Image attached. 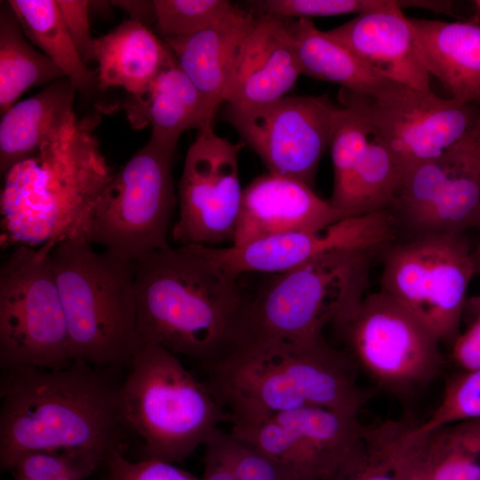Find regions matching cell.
I'll return each mask as SVG.
<instances>
[{"label": "cell", "instance_id": "6da1fadb", "mask_svg": "<svg viewBox=\"0 0 480 480\" xmlns=\"http://www.w3.org/2000/svg\"><path fill=\"white\" fill-rule=\"evenodd\" d=\"M0 468L35 451L76 452L106 462L126 430L109 370L74 360L61 369L4 370Z\"/></svg>", "mask_w": 480, "mask_h": 480}, {"label": "cell", "instance_id": "7a4b0ae2", "mask_svg": "<svg viewBox=\"0 0 480 480\" xmlns=\"http://www.w3.org/2000/svg\"><path fill=\"white\" fill-rule=\"evenodd\" d=\"M134 268L140 345L160 346L204 370L244 342L250 296L237 277L189 245L145 254Z\"/></svg>", "mask_w": 480, "mask_h": 480}, {"label": "cell", "instance_id": "3957f363", "mask_svg": "<svg viewBox=\"0 0 480 480\" xmlns=\"http://www.w3.org/2000/svg\"><path fill=\"white\" fill-rule=\"evenodd\" d=\"M204 371L230 422L306 407L359 414L369 398L350 358L324 339L250 340Z\"/></svg>", "mask_w": 480, "mask_h": 480}, {"label": "cell", "instance_id": "277c9868", "mask_svg": "<svg viewBox=\"0 0 480 480\" xmlns=\"http://www.w3.org/2000/svg\"><path fill=\"white\" fill-rule=\"evenodd\" d=\"M49 247L73 359L128 368L140 347L134 262L95 252L78 227Z\"/></svg>", "mask_w": 480, "mask_h": 480}, {"label": "cell", "instance_id": "5b68a950", "mask_svg": "<svg viewBox=\"0 0 480 480\" xmlns=\"http://www.w3.org/2000/svg\"><path fill=\"white\" fill-rule=\"evenodd\" d=\"M127 369L118 405L125 428L143 442V458L182 462L230 422L207 383L169 350L141 344Z\"/></svg>", "mask_w": 480, "mask_h": 480}, {"label": "cell", "instance_id": "8992f818", "mask_svg": "<svg viewBox=\"0 0 480 480\" xmlns=\"http://www.w3.org/2000/svg\"><path fill=\"white\" fill-rule=\"evenodd\" d=\"M379 251L335 250L272 274L250 296L244 342L324 339V329L348 314L366 295L372 262Z\"/></svg>", "mask_w": 480, "mask_h": 480}, {"label": "cell", "instance_id": "52a82bcc", "mask_svg": "<svg viewBox=\"0 0 480 480\" xmlns=\"http://www.w3.org/2000/svg\"><path fill=\"white\" fill-rule=\"evenodd\" d=\"M175 153L149 140L112 174L74 226L91 244L126 261L171 247L167 233L177 204Z\"/></svg>", "mask_w": 480, "mask_h": 480}, {"label": "cell", "instance_id": "ba28073f", "mask_svg": "<svg viewBox=\"0 0 480 480\" xmlns=\"http://www.w3.org/2000/svg\"><path fill=\"white\" fill-rule=\"evenodd\" d=\"M74 361L50 247H17L0 269V365L61 369Z\"/></svg>", "mask_w": 480, "mask_h": 480}, {"label": "cell", "instance_id": "9c48e42d", "mask_svg": "<svg viewBox=\"0 0 480 480\" xmlns=\"http://www.w3.org/2000/svg\"><path fill=\"white\" fill-rule=\"evenodd\" d=\"M333 326L356 369L388 393L410 395L428 385L441 370L439 338L381 290L366 294Z\"/></svg>", "mask_w": 480, "mask_h": 480}, {"label": "cell", "instance_id": "30bf717a", "mask_svg": "<svg viewBox=\"0 0 480 480\" xmlns=\"http://www.w3.org/2000/svg\"><path fill=\"white\" fill-rule=\"evenodd\" d=\"M381 275L385 292L420 318L442 341L460 332L467 292L477 265L464 233L414 235L389 245Z\"/></svg>", "mask_w": 480, "mask_h": 480}, {"label": "cell", "instance_id": "8fae6325", "mask_svg": "<svg viewBox=\"0 0 480 480\" xmlns=\"http://www.w3.org/2000/svg\"><path fill=\"white\" fill-rule=\"evenodd\" d=\"M340 112V107L327 95H286L256 106L227 104L221 117L259 156L268 172L313 188Z\"/></svg>", "mask_w": 480, "mask_h": 480}, {"label": "cell", "instance_id": "7c38bea8", "mask_svg": "<svg viewBox=\"0 0 480 480\" xmlns=\"http://www.w3.org/2000/svg\"><path fill=\"white\" fill-rule=\"evenodd\" d=\"M230 423V432L266 455L287 480H332L365 428L359 414L320 407Z\"/></svg>", "mask_w": 480, "mask_h": 480}, {"label": "cell", "instance_id": "4fadbf2b", "mask_svg": "<svg viewBox=\"0 0 480 480\" xmlns=\"http://www.w3.org/2000/svg\"><path fill=\"white\" fill-rule=\"evenodd\" d=\"M244 145L219 136L213 126L197 131L186 154L172 229L181 246L232 244L244 191L238 167Z\"/></svg>", "mask_w": 480, "mask_h": 480}, {"label": "cell", "instance_id": "5bb4252c", "mask_svg": "<svg viewBox=\"0 0 480 480\" xmlns=\"http://www.w3.org/2000/svg\"><path fill=\"white\" fill-rule=\"evenodd\" d=\"M371 122L393 153L403 175L439 157L466 139L480 112L476 105L400 84L387 95H360Z\"/></svg>", "mask_w": 480, "mask_h": 480}, {"label": "cell", "instance_id": "9a60e30c", "mask_svg": "<svg viewBox=\"0 0 480 480\" xmlns=\"http://www.w3.org/2000/svg\"><path fill=\"white\" fill-rule=\"evenodd\" d=\"M469 135L403 175L390 211L412 236L480 228V168Z\"/></svg>", "mask_w": 480, "mask_h": 480}, {"label": "cell", "instance_id": "2e32d148", "mask_svg": "<svg viewBox=\"0 0 480 480\" xmlns=\"http://www.w3.org/2000/svg\"><path fill=\"white\" fill-rule=\"evenodd\" d=\"M330 143V204L346 218L390 210L402 179L396 160L371 122L359 94L344 90Z\"/></svg>", "mask_w": 480, "mask_h": 480}, {"label": "cell", "instance_id": "e0dca14e", "mask_svg": "<svg viewBox=\"0 0 480 480\" xmlns=\"http://www.w3.org/2000/svg\"><path fill=\"white\" fill-rule=\"evenodd\" d=\"M390 210L341 219L324 228L263 238L242 246L190 245L227 274H276L335 250L378 249L395 237Z\"/></svg>", "mask_w": 480, "mask_h": 480}, {"label": "cell", "instance_id": "ac0fdd59", "mask_svg": "<svg viewBox=\"0 0 480 480\" xmlns=\"http://www.w3.org/2000/svg\"><path fill=\"white\" fill-rule=\"evenodd\" d=\"M346 218L308 185L268 172L243 191L231 246L271 236L324 228Z\"/></svg>", "mask_w": 480, "mask_h": 480}, {"label": "cell", "instance_id": "d6986e66", "mask_svg": "<svg viewBox=\"0 0 480 480\" xmlns=\"http://www.w3.org/2000/svg\"><path fill=\"white\" fill-rule=\"evenodd\" d=\"M302 75L286 19L257 15L235 61L224 101L256 106L286 96Z\"/></svg>", "mask_w": 480, "mask_h": 480}, {"label": "cell", "instance_id": "ffe728a7", "mask_svg": "<svg viewBox=\"0 0 480 480\" xmlns=\"http://www.w3.org/2000/svg\"><path fill=\"white\" fill-rule=\"evenodd\" d=\"M325 33L379 76L430 92V75L420 60L409 17L402 8L356 15Z\"/></svg>", "mask_w": 480, "mask_h": 480}, {"label": "cell", "instance_id": "44dd1931", "mask_svg": "<svg viewBox=\"0 0 480 480\" xmlns=\"http://www.w3.org/2000/svg\"><path fill=\"white\" fill-rule=\"evenodd\" d=\"M256 14L236 6L222 20L187 36L163 41L215 116L242 44Z\"/></svg>", "mask_w": 480, "mask_h": 480}, {"label": "cell", "instance_id": "7402d4cb", "mask_svg": "<svg viewBox=\"0 0 480 480\" xmlns=\"http://www.w3.org/2000/svg\"><path fill=\"white\" fill-rule=\"evenodd\" d=\"M429 75L452 98L480 105V20L443 21L409 17Z\"/></svg>", "mask_w": 480, "mask_h": 480}, {"label": "cell", "instance_id": "603a6c76", "mask_svg": "<svg viewBox=\"0 0 480 480\" xmlns=\"http://www.w3.org/2000/svg\"><path fill=\"white\" fill-rule=\"evenodd\" d=\"M123 108L132 126L150 125L149 140L175 150L184 132L212 127L214 119L175 59L161 70L142 95L130 96Z\"/></svg>", "mask_w": 480, "mask_h": 480}, {"label": "cell", "instance_id": "cb8c5ba5", "mask_svg": "<svg viewBox=\"0 0 480 480\" xmlns=\"http://www.w3.org/2000/svg\"><path fill=\"white\" fill-rule=\"evenodd\" d=\"M76 88L59 79L34 96L13 104L0 122V170L6 174L57 140L77 118L73 109Z\"/></svg>", "mask_w": 480, "mask_h": 480}, {"label": "cell", "instance_id": "d4e9b609", "mask_svg": "<svg viewBox=\"0 0 480 480\" xmlns=\"http://www.w3.org/2000/svg\"><path fill=\"white\" fill-rule=\"evenodd\" d=\"M98 88L124 89L142 95L174 57L164 41L147 26L132 19L95 39Z\"/></svg>", "mask_w": 480, "mask_h": 480}, {"label": "cell", "instance_id": "484cf974", "mask_svg": "<svg viewBox=\"0 0 480 480\" xmlns=\"http://www.w3.org/2000/svg\"><path fill=\"white\" fill-rule=\"evenodd\" d=\"M286 21L302 75L374 98L383 97L400 85L374 73L348 48L319 30L311 20Z\"/></svg>", "mask_w": 480, "mask_h": 480}, {"label": "cell", "instance_id": "4316f807", "mask_svg": "<svg viewBox=\"0 0 480 480\" xmlns=\"http://www.w3.org/2000/svg\"><path fill=\"white\" fill-rule=\"evenodd\" d=\"M407 440L427 480H480V419L449 424L418 437L409 436L408 431Z\"/></svg>", "mask_w": 480, "mask_h": 480}, {"label": "cell", "instance_id": "83f0119b", "mask_svg": "<svg viewBox=\"0 0 480 480\" xmlns=\"http://www.w3.org/2000/svg\"><path fill=\"white\" fill-rule=\"evenodd\" d=\"M24 35L65 74L76 91L88 94L98 87V71L81 58L55 0H11Z\"/></svg>", "mask_w": 480, "mask_h": 480}, {"label": "cell", "instance_id": "f1b7e54d", "mask_svg": "<svg viewBox=\"0 0 480 480\" xmlns=\"http://www.w3.org/2000/svg\"><path fill=\"white\" fill-rule=\"evenodd\" d=\"M20 22L9 5L0 11V109L4 113L29 87L65 78L64 72L23 36Z\"/></svg>", "mask_w": 480, "mask_h": 480}, {"label": "cell", "instance_id": "f546056e", "mask_svg": "<svg viewBox=\"0 0 480 480\" xmlns=\"http://www.w3.org/2000/svg\"><path fill=\"white\" fill-rule=\"evenodd\" d=\"M411 421L365 426L352 453L332 480H407L404 438Z\"/></svg>", "mask_w": 480, "mask_h": 480}, {"label": "cell", "instance_id": "4dcf8cb0", "mask_svg": "<svg viewBox=\"0 0 480 480\" xmlns=\"http://www.w3.org/2000/svg\"><path fill=\"white\" fill-rule=\"evenodd\" d=\"M480 419V371H462L446 383L443 397L430 416L412 423L409 436H421L438 428Z\"/></svg>", "mask_w": 480, "mask_h": 480}, {"label": "cell", "instance_id": "1f68e13d", "mask_svg": "<svg viewBox=\"0 0 480 480\" xmlns=\"http://www.w3.org/2000/svg\"><path fill=\"white\" fill-rule=\"evenodd\" d=\"M249 3L250 11L254 14L291 20L359 15L377 10L414 6V1L397 0H259Z\"/></svg>", "mask_w": 480, "mask_h": 480}, {"label": "cell", "instance_id": "d6a6232c", "mask_svg": "<svg viewBox=\"0 0 480 480\" xmlns=\"http://www.w3.org/2000/svg\"><path fill=\"white\" fill-rule=\"evenodd\" d=\"M156 21L164 39L190 36L229 14L227 0H155Z\"/></svg>", "mask_w": 480, "mask_h": 480}, {"label": "cell", "instance_id": "836d02e7", "mask_svg": "<svg viewBox=\"0 0 480 480\" xmlns=\"http://www.w3.org/2000/svg\"><path fill=\"white\" fill-rule=\"evenodd\" d=\"M104 462L82 452L35 451L21 456L11 472L14 480H44L68 476L88 479Z\"/></svg>", "mask_w": 480, "mask_h": 480}, {"label": "cell", "instance_id": "e575fe53", "mask_svg": "<svg viewBox=\"0 0 480 480\" xmlns=\"http://www.w3.org/2000/svg\"><path fill=\"white\" fill-rule=\"evenodd\" d=\"M103 468L105 480H200L175 463L145 458L131 461L124 457L122 449L112 452Z\"/></svg>", "mask_w": 480, "mask_h": 480}, {"label": "cell", "instance_id": "d590c367", "mask_svg": "<svg viewBox=\"0 0 480 480\" xmlns=\"http://www.w3.org/2000/svg\"><path fill=\"white\" fill-rule=\"evenodd\" d=\"M229 446L235 480H287L272 460L230 431Z\"/></svg>", "mask_w": 480, "mask_h": 480}, {"label": "cell", "instance_id": "8d00e7d4", "mask_svg": "<svg viewBox=\"0 0 480 480\" xmlns=\"http://www.w3.org/2000/svg\"><path fill=\"white\" fill-rule=\"evenodd\" d=\"M66 28L81 58L86 63L95 60V38L89 23V1L55 0Z\"/></svg>", "mask_w": 480, "mask_h": 480}, {"label": "cell", "instance_id": "74e56055", "mask_svg": "<svg viewBox=\"0 0 480 480\" xmlns=\"http://www.w3.org/2000/svg\"><path fill=\"white\" fill-rule=\"evenodd\" d=\"M204 447V473L200 480H235L229 432L217 429Z\"/></svg>", "mask_w": 480, "mask_h": 480}, {"label": "cell", "instance_id": "f35d334b", "mask_svg": "<svg viewBox=\"0 0 480 480\" xmlns=\"http://www.w3.org/2000/svg\"><path fill=\"white\" fill-rule=\"evenodd\" d=\"M452 343V357L462 371H480V311Z\"/></svg>", "mask_w": 480, "mask_h": 480}, {"label": "cell", "instance_id": "ab89813d", "mask_svg": "<svg viewBox=\"0 0 480 480\" xmlns=\"http://www.w3.org/2000/svg\"><path fill=\"white\" fill-rule=\"evenodd\" d=\"M116 6L127 11L131 19L147 26V24L156 20V9L154 1H116Z\"/></svg>", "mask_w": 480, "mask_h": 480}, {"label": "cell", "instance_id": "60d3db41", "mask_svg": "<svg viewBox=\"0 0 480 480\" xmlns=\"http://www.w3.org/2000/svg\"><path fill=\"white\" fill-rule=\"evenodd\" d=\"M404 462L407 480H427L418 469L407 444L404 447Z\"/></svg>", "mask_w": 480, "mask_h": 480}, {"label": "cell", "instance_id": "b9f144b4", "mask_svg": "<svg viewBox=\"0 0 480 480\" xmlns=\"http://www.w3.org/2000/svg\"><path fill=\"white\" fill-rule=\"evenodd\" d=\"M470 140L476 162L480 168V116L470 132Z\"/></svg>", "mask_w": 480, "mask_h": 480}, {"label": "cell", "instance_id": "7bdbcfd3", "mask_svg": "<svg viewBox=\"0 0 480 480\" xmlns=\"http://www.w3.org/2000/svg\"><path fill=\"white\" fill-rule=\"evenodd\" d=\"M44 480H87V479L82 476H62V477L50 478V479H44Z\"/></svg>", "mask_w": 480, "mask_h": 480}, {"label": "cell", "instance_id": "ee69618b", "mask_svg": "<svg viewBox=\"0 0 480 480\" xmlns=\"http://www.w3.org/2000/svg\"><path fill=\"white\" fill-rule=\"evenodd\" d=\"M475 11L476 16L475 18L480 20V0L474 1Z\"/></svg>", "mask_w": 480, "mask_h": 480}, {"label": "cell", "instance_id": "f6af8a7d", "mask_svg": "<svg viewBox=\"0 0 480 480\" xmlns=\"http://www.w3.org/2000/svg\"><path fill=\"white\" fill-rule=\"evenodd\" d=\"M474 309L475 311H480V296L474 302Z\"/></svg>", "mask_w": 480, "mask_h": 480}]
</instances>
